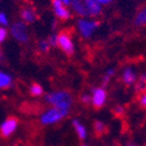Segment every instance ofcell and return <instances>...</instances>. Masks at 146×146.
Returning <instances> with one entry per match:
<instances>
[{"label":"cell","instance_id":"obj_9","mask_svg":"<svg viewBox=\"0 0 146 146\" xmlns=\"http://www.w3.org/2000/svg\"><path fill=\"white\" fill-rule=\"evenodd\" d=\"M88 17H93V19H96L98 16H100L103 13V6L98 1V0H82Z\"/></svg>","mask_w":146,"mask_h":146},{"label":"cell","instance_id":"obj_12","mask_svg":"<svg viewBox=\"0 0 146 146\" xmlns=\"http://www.w3.org/2000/svg\"><path fill=\"white\" fill-rule=\"evenodd\" d=\"M71 9L73 12V14H76L77 16L79 17H88V14H87V11H86V7H85V4L82 0H76V1H72L71 4Z\"/></svg>","mask_w":146,"mask_h":146},{"label":"cell","instance_id":"obj_11","mask_svg":"<svg viewBox=\"0 0 146 146\" xmlns=\"http://www.w3.org/2000/svg\"><path fill=\"white\" fill-rule=\"evenodd\" d=\"M122 81L125 86H132L137 81V74L132 67H126L124 68L122 73Z\"/></svg>","mask_w":146,"mask_h":146},{"label":"cell","instance_id":"obj_2","mask_svg":"<svg viewBox=\"0 0 146 146\" xmlns=\"http://www.w3.org/2000/svg\"><path fill=\"white\" fill-rule=\"evenodd\" d=\"M76 27L81 37L88 40L99 29L100 22L93 17H79L76 22Z\"/></svg>","mask_w":146,"mask_h":146},{"label":"cell","instance_id":"obj_23","mask_svg":"<svg viewBox=\"0 0 146 146\" xmlns=\"http://www.w3.org/2000/svg\"><path fill=\"white\" fill-rule=\"evenodd\" d=\"M7 35H8V33H7L6 28L5 27H0V43H3L7 38Z\"/></svg>","mask_w":146,"mask_h":146},{"label":"cell","instance_id":"obj_28","mask_svg":"<svg viewBox=\"0 0 146 146\" xmlns=\"http://www.w3.org/2000/svg\"><path fill=\"white\" fill-rule=\"evenodd\" d=\"M60 1H62L66 7H70L71 4H72V0H60Z\"/></svg>","mask_w":146,"mask_h":146},{"label":"cell","instance_id":"obj_30","mask_svg":"<svg viewBox=\"0 0 146 146\" xmlns=\"http://www.w3.org/2000/svg\"><path fill=\"white\" fill-rule=\"evenodd\" d=\"M126 146H137L136 144H133V143H127L126 144Z\"/></svg>","mask_w":146,"mask_h":146},{"label":"cell","instance_id":"obj_15","mask_svg":"<svg viewBox=\"0 0 146 146\" xmlns=\"http://www.w3.org/2000/svg\"><path fill=\"white\" fill-rule=\"evenodd\" d=\"M94 131H95V133L98 136H102V135H104L107 132V126H106V124L103 122L95 121V123H94Z\"/></svg>","mask_w":146,"mask_h":146},{"label":"cell","instance_id":"obj_22","mask_svg":"<svg viewBox=\"0 0 146 146\" xmlns=\"http://www.w3.org/2000/svg\"><path fill=\"white\" fill-rule=\"evenodd\" d=\"M0 26L3 27L8 26V17L4 12H0Z\"/></svg>","mask_w":146,"mask_h":146},{"label":"cell","instance_id":"obj_10","mask_svg":"<svg viewBox=\"0 0 146 146\" xmlns=\"http://www.w3.org/2000/svg\"><path fill=\"white\" fill-rule=\"evenodd\" d=\"M20 17H21V21L25 22L26 25H31L38 19V15L33 6L26 5L20 9Z\"/></svg>","mask_w":146,"mask_h":146},{"label":"cell","instance_id":"obj_7","mask_svg":"<svg viewBox=\"0 0 146 146\" xmlns=\"http://www.w3.org/2000/svg\"><path fill=\"white\" fill-rule=\"evenodd\" d=\"M19 119L15 116H9L0 126V138H8L17 127Z\"/></svg>","mask_w":146,"mask_h":146},{"label":"cell","instance_id":"obj_18","mask_svg":"<svg viewBox=\"0 0 146 146\" xmlns=\"http://www.w3.org/2000/svg\"><path fill=\"white\" fill-rule=\"evenodd\" d=\"M30 94L31 96H41L43 94V88L40 84H33L30 86Z\"/></svg>","mask_w":146,"mask_h":146},{"label":"cell","instance_id":"obj_8","mask_svg":"<svg viewBox=\"0 0 146 146\" xmlns=\"http://www.w3.org/2000/svg\"><path fill=\"white\" fill-rule=\"evenodd\" d=\"M107 102V90L103 87H95L92 89V106L96 109L102 108Z\"/></svg>","mask_w":146,"mask_h":146},{"label":"cell","instance_id":"obj_6","mask_svg":"<svg viewBox=\"0 0 146 146\" xmlns=\"http://www.w3.org/2000/svg\"><path fill=\"white\" fill-rule=\"evenodd\" d=\"M65 116H67V114L63 113L62 110L57 108H50L49 110H46L44 114H42L41 116V123L44 125L48 124H53V123H57L59 122L62 118H64Z\"/></svg>","mask_w":146,"mask_h":146},{"label":"cell","instance_id":"obj_24","mask_svg":"<svg viewBox=\"0 0 146 146\" xmlns=\"http://www.w3.org/2000/svg\"><path fill=\"white\" fill-rule=\"evenodd\" d=\"M80 100L84 104H90V102H92V96L89 94H82L80 96Z\"/></svg>","mask_w":146,"mask_h":146},{"label":"cell","instance_id":"obj_31","mask_svg":"<svg viewBox=\"0 0 146 146\" xmlns=\"http://www.w3.org/2000/svg\"><path fill=\"white\" fill-rule=\"evenodd\" d=\"M81 146H88V145H86V144H82V145H81Z\"/></svg>","mask_w":146,"mask_h":146},{"label":"cell","instance_id":"obj_14","mask_svg":"<svg viewBox=\"0 0 146 146\" xmlns=\"http://www.w3.org/2000/svg\"><path fill=\"white\" fill-rule=\"evenodd\" d=\"M72 124L73 126H74V129H76V132L79 137L80 140H85L86 137H87V131H86V127L82 123H80L78 119H73L72 121Z\"/></svg>","mask_w":146,"mask_h":146},{"label":"cell","instance_id":"obj_27","mask_svg":"<svg viewBox=\"0 0 146 146\" xmlns=\"http://www.w3.org/2000/svg\"><path fill=\"white\" fill-rule=\"evenodd\" d=\"M114 111H115L117 115L121 114V113H123V107H121V106H119V107H116V108L114 109Z\"/></svg>","mask_w":146,"mask_h":146},{"label":"cell","instance_id":"obj_13","mask_svg":"<svg viewBox=\"0 0 146 146\" xmlns=\"http://www.w3.org/2000/svg\"><path fill=\"white\" fill-rule=\"evenodd\" d=\"M133 25L136 27H144L146 26V6L138 9L133 17Z\"/></svg>","mask_w":146,"mask_h":146},{"label":"cell","instance_id":"obj_19","mask_svg":"<svg viewBox=\"0 0 146 146\" xmlns=\"http://www.w3.org/2000/svg\"><path fill=\"white\" fill-rule=\"evenodd\" d=\"M38 50H40L41 52H43V53L49 52V50H50V44L48 43L46 40H41V41L38 42Z\"/></svg>","mask_w":146,"mask_h":146},{"label":"cell","instance_id":"obj_21","mask_svg":"<svg viewBox=\"0 0 146 146\" xmlns=\"http://www.w3.org/2000/svg\"><path fill=\"white\" fill-rule=\"evenodd\" d=\"M46 41L50 44V46H57V34H51Z\"/></svg>","mask_w":146,"mask_h":146},{"label":"cell","instance_id":"obj_25","mask_svg":"<svg viewBox=\"0 0 146 146\" xmlns=\"http://www.w3.org/2000/svg\"><path fill=\"white\" fill-rule=\"evenodd\" d=\"M139 104L146 109V90L143 92V94L139 96Z\"/></svg>","mask_w":146,"mask_h":146},{"label":"cell","instance_id":"obj_29","mask_svg":"<svg viewBox=\"0 0 146 146\" xmlns=\"http://www.w3.org/2000/svg\"><path fill=\"white\" fill-rule=\"evenodd\" d=\"M5 60V57H4V53H3V51L0 50V62H4Z\"/></svg>","mask_w":146,"mask_h":146},{"label":"cell","instance_id":"obj_20","mask_svg":"<svg viewBox=\"0 0 146 146\" xmlns=\"http://www.w3.org/2000/svg\"><path fill=\"white\" fill-rule=\"evenodd\" d=\"M115 74V70L114 68H110V70H108L107 72H106V74L103 76V78H102V81H103V85H107L108 84V81L111 79V77Z\"/></svg>","mask_w":146,"mask_h":146},{"label":"cell","instance_id":"obj_5","mask_svg":"<svg viewBox=\"0 0 146 146\" xmlns=\"http://www.w3.org/2000/svg\"><path fill=\"white\" fill-rule=\"evenodd\" d=\"M52 12L56 16V19L59 21H67L71 19L72 12L70 11L68 7H66L60 0H50Z\"/></svg>","mask_w":146,"mask_h":146},{"label":"cell","instance_id":"obj_1","mask_svg":"<svg viewBox=\"0 0 146 146\" xmlns=\"http://www.w3.org/2000/svg\"><path fill=\"white\" fill-rule=\"evenodd\" d=\"M45 100L53 108L59 109V110H62L65 114H68L73 103V98L67 90H58V92L49 93L46 94Z\"/></svg>","mask_w":146,"mask_h":146},{"label":"cell","instance_id":"obj_4","mask_svg":"<svg viewBox=\"0 0 146 146\" xmlns=\"http://www.w3.org/2000/svg\"><path fill=\"white\" fill-rule=\"evenodd\" d=\"M11 34L13 37L22 44L29 42V30L25 22L16 21L11 26Z\"/></svg>","mask_w":146,"mask_h":146},{"label":"cell","instance_id":"obj_3","mask_svg":"<svg viewBox=\"0 0 146 146\" xmlns=\"http://www.w3.org/2000/svg\"><path fill=\"white\" fill-rule=\"evenodd\" d=\"M57 46L67 56H72L76 50V45L72 40V36L67 31H60L59 34H57Z\"/></svg>","mask_w":146,"mask_h":146},{"label":"cell","instance_id":"obj_26","mask_svg":"<svg viewBox=\"0 0 146 146\" xmlns=\"http://www.w3.org/2000/svg\"><path fill=\"white\" fill-rule=\"evenodd\" d=\"M98 1L102 5V6H108V5H110V4H113L115 0H98Z\"/></svg>","mask_w":146,"mask_h":146},{"label":"cell","instance_id":"obj_16","mask_svg":"<svg viewBox=\"0 0 146 146\" xmlns=\"http://www.w3.org/2000/svg\"><path fill=\"white\" fill-rule=\"evenodd\" d=\"M12 84V78L5 73L0 72V88H7Z\"/></svg>","mask_w":146,"mask_h":146},{"label":"cell","instance_id":"obj_17","mask_svg":"<svg viewBox=\"0 0 146 146\" xmlns=\"http://www.w3.org/2000/svg\"><path fill=\"white\" fill-rule=\"evenodd\" d=\"M136 89L138 92H145L146 90V73H143L139 80L136 81Z\"/></svg>","mask_w":146,"mask_h":146},{"label":"cell","instance_id":"obj_32","mask_svg":"<svg viewBox=\"0 0 146 146\" xmlns=\"http://www.w3.org/2000/svg\"><path fill=\"white\" fill-rule=\"evenodd\" d=\"M14 1H19V0H14Z\"/></svg>","mask_w":146,"mask_h":146}]
</instances>
